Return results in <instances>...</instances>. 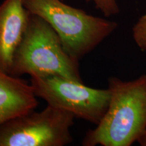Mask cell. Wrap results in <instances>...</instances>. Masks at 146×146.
<instances>
[{
  "label": "cell",
  "mask_w": 146,
  "mask_h": 146,
  "mask_svg": "<svg viewBox=\"0 0 146 146\" xmlns=\"http://www.w3.org/2000/svg\"><path fill=\"white\" fill-rule=\"evenodd\" d=\"M110 100L104 117L84 137L83 146H131L146 130V74L108 79Z\"/></svg>",
  "instance_id": "1"
},
{
  "label": "cell",
  "mask_w": 146,
  "mask_h": 146,
  "mask_svg": "<svg viewBox=\"0 0 146 146\" xmlns=\"http://www.w3.org/2000/svg\"><path fill=\"white\" fill-rule=\"evenodd\" d=\"M10 74L16 77L60 76L83 82L79 60L66 52L50 24L31 13L26 31L14 53Z\"/></svg>",
  "instance_id": "2"
},
{
  "label": "cell",
  "mask_w": 146,
  "mask_h": 146,
  "mask_svg": "<svg viewBox=\"0 0 146 146\" xmlns=\"http://www.w3.org/2000/svg\"><path fill=\"white\" fill-rule=\"evenodd\" d=\"M31 14L44 19L59 36L64 50L79 60L117 29L118 23L87 14L63 0H23Z\"/></svg>",
  "instance_id": "3"
},
{
  "label": "cell",
  "mask_w": 146,
  "mask_h": 146,
  "mask_svg": "<svg viewBox=\"0 0 146 146\" xmlns=\"http://www.w3.org/2000/svg\"><path fill=\"white\" fill-rule=\"evenodd\" d=\"M74 116L47 105L0 125V146H64L72 141Z\"/></svg>",
  "instance_id": "4"
},
{
  "label": "cell",
  "mask_w": 146,
  "mask_h": 146,
  "mask_svg": "<svg viewBox=\"0 0 146 146\" xmlns=\"http://www.w3.org/2000/svg\"><path fill=\"white\" fill-rule=\"evenodd\" d=\"M31 85L36 98L47 105L70 112L97 125L108 108L110 93L108 89H94L83 82L60 76H31Z\"/></svg>",
  "instance_id": "5"
},
{
  "label": "cell",
  "mask_w": 146,
  "mask_h": 146,
  "mask_svg": "<svg viewBox=\"0 0 146 146\" xmlns=\"http://www.w3.org/2000/svg\"><path fill=\"white\" fill-rule=\"evenodd\" d=\"M30 12L23 0H4L0 5V70L10 74L14 53L28 25Z\"/></svg>",
  "instance_id": "6"
},
{
  "label": "cell",
  "mask_w": 146,
  "mask_h": 146,
  "mask_svg": "<svg viewBox=\"0 0 146 146\" xmlns=\"http://www.w3.org/2000/svg\"><path fill=\"white\" fill-rule=\"evenodd\" d=\"M38 104L31 84L0 70V125L34 110Z\"/></svg>",
  "instance_id": "7"
},
{
  "label": "cell",
  "mask_w": 146,
  "mask_h": 146,
  "mask_svg": "<svg viewBox=\"0 0 146 146\" xmlns=\"http://www.w3.org/2000/svg\"><path fill=\"white\" fill-rule=\"evenodd\" d=\"M132 35L138 48L142 52H146V13L139 18L134 25Z\"/></svg>",
  "instance_id": "8"
},
{
  "label": "cell",
  "mask_w": 146,
  "mask_h": 146,
  "mask_svg": "<svg viewBox=\"0 0 146 146\" xmlns=\"http://www.w3.org/2000/svg\"><path fill=\"white\" fill-rule=\"evenodd\" d=\"M87 2H93L96 8L101 11L106 17H110L118 14L120 8L116 0H85Z\"/></svg>",
  "instance_id": "9"
},
{
  "label": "cell",
  "mask_w": 146,
  "mask_h": 146,
  "mask_svg": "<svg viewBox=\"0 0 146 146\" xmlns=\"http://www.w3.org/2000/svg\"><path fill=\"white\" fill-rule=\"evenodd\" d=\"M137 143L141 146H146V130L137 140Z\"/></svg>",
  "instance_id": "10"
}]
</instances>
